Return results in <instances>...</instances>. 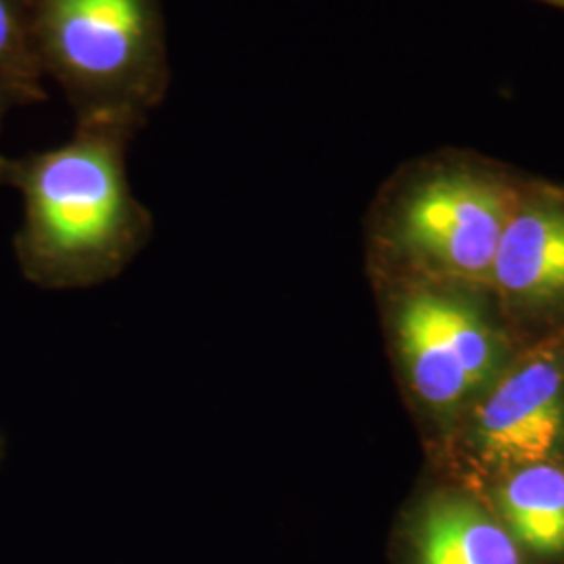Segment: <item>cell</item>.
<instances>
[{"instance_id": "obj_1", "label": "cell", "mask_w": 564, "mask_h": 564, "mask_svg": "<svg viewBox=\"0 0 564 564\" xmlns=\"http://www.w3.org/2000/svg\"><path fill=\"white\" fill-rule=\"evenodd\" d=\"M132 139L111 126H76L55 149L0 155V184L23 202L15 258L32 284L67 291L113 281L149 245L153 216L126 170Z\"/></svg>"}, {"instance_id": "obj_2", "label": "cell", "mask_w": 564, "mask_h": 564, "mask_svg": "<svg viewBox=\"0 0 564 564\" xmlns=\"http://www.w3.org/2000/svg\"><path fill=\"white\" fill-rule=\"evenodd\" d=\"M370 284L398 391L431 463L524 349L489 284L429 279Z\"/></svg>"}, {"instance_id": "obj_3", "label": "cell", "mask_w": 564, "mask_h": 564, "mask_svg": "<svg viewBox=\"0 0 564 564\" xmlns=\"http://www.w3.org/2000/svg\"><path fill=\"white\" fill-rule=\"evenodd\" d=\"M523 184L473 163H433L391 182L370 214L366 272L489 284Z\"/></svg>"}, {"instance_id": "obj_4", "label": "cell", "mask_w": 564, "mask_h": 564, "mask_svg": "<svg viewBox=\"0 0 564 564\" xmlns=\"http://www.w3.org/2000/svg\"><path fill=\"white\" fill-rule=\"evenodd\" d=\"M30 15L42 72L76 126L134 137L170 86L162 0H30Z\"/></svg>"}, {"instance_id": "obj_5", "label": "cell", "mask_w": 564, "mask_h": 564, "mask_svg": "<svg viewBox=\"0 0 564 564\" xmlns=\"http://www.w3.org/2000/svg\"><path fill=\"white\" fill-rule=\"evenodd\" d=\"M535 463L564 464V335L524 349L424 466L477 491Z\"/></svg>"}, {"instance_id": "obj_6", "label": "cell", "mask_w": 564, "mask_h": 564, "mask_svg": "<svg viewBox=\"0 0 564 564\" xmlns=\"http://www.w3.org/2000/svg\"><path fill=\"white\" fill-rule=\"evenodd\" d=\"M489 289L523 349L564 335V191L523 186Z\"/></svg>"}, {"instance_id": "obj_7", "label": "cell", "mask_w": 564, "mask_h": 564, "mask_svg": "<svg viewBox=\"0 0 564 564\" xmlns=\"http://www.w3.org/2000/svg\"><path fill=\"white\" fill-rule=\"evenodd\" d=\"M389 564H527L484 498L424 466L400 506L389 542Z\"/></svg>"}, {"instance_id": "obj_8", "label": "cell", "mask_w": 564, "mask_h": 564, "mask_svg": "<svg viewBox=\"0 0 564 564\" xmlns=\"http://www.w3.org/2000/svg\"><path fill=\"white\" fill-rule=\"evenodd\" d=\"M527 564H564V464L510 468L477 489Z\"/></svg>"}, {"instance_id": "obj_9", "label": "cell", "mask_w": 564, "mask_h": 564, "mask_svg": "<svg viewBox=\"0 0 564 564\" xmlns=\"http://www.w3.org/2000/svg\"><path fill=\"white\" fill-rule=\"evenodd\" d=\"M44 72L32 36L30 0H0V88L15 101L46 99Z\"/></svg>"}, {"instance_id": "obj_10", "label": "cell", "mask_w": 564, "mask_h": 564, "mask_svg": "<svg viewBox=\"0 0 564 564\" xmlns=\"http://www.w3.org/2000/svg\"><path fill=\"white\" fill-rule=\"evenodd\" d=\"M11 107H15V101L0 88V128H2V120H4V116L9 113Z\"/></svg>"}, {"instance_id": "obj_11", "label": "cell", "mask_w": 564, "mask_h": 564, "mask_svg": "<svg viewBox=\"0 0 564 564\" xmlns=\"http://www.w3.org/2000/svg\"><path fill=\"white\" fill-rule=\"evenodd\" d=\"M556 2H561V4H564V0H556Z\"/></svg>"}]
</instances>
